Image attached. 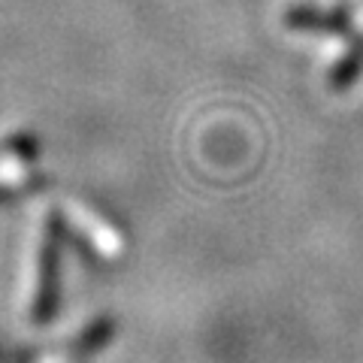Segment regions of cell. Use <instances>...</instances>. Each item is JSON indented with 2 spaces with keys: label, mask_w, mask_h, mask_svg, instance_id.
<instances>
[]
</instances>
